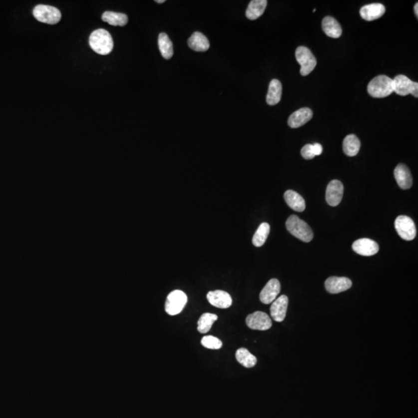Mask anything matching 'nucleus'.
<instances>
[{
  "label": "nucleus",
  "mask_w": 418,
  "mask_h": 418,
  "mask_svg": "<svg viewBox=\"0 0 418 418\" xmlns=\"http://www.w3.org/2000/svg\"><path fill=\"white\" fill-rule=\"evenodd\" d=\"M201 343L204 347L209 350H219L222 346V341L212 336H207L202 338Z\"/></svg>",
  "instance_id": "30"
},
{
  "label": "nucleus",
  "mask_w": 418,
  "mask_h": 418,
  "mask_svg": "<svg viewBox=\"0 0 418 418\" xmlns=\"http://www.w3.org/2000/svg\"><path fill=\"white\" fill-rule=\"evenodd\" d=\"M207 299L212 306L222 309L229 308L232 304L230 294L220 290L208 292L207 294Z\"/></svg>",
  "instance_id": "14"
},
{
  "label": "nucleus",
  "mask_w": 418,
  "mask_h": 418,
  "mask_svg": "<svg viewBox=\"0 0 418 418\" xmlns=\"http://www.w3.org/2000/svg\"><path fill=\"white\" fill-rule=\"evenodd\" d=\"M284 200L290 208L296 212H301L305 210L306 205L303 197L296 191L288 190L284 193Z\"/></svg>",
  "instance_id": "19"
},
{
  "label": "nucleus",
  "mask_w": 418,
  "mask_h": 418,
  "mask_svg": "<svg viewBox=\"0 0 418 418\" xmlns=\"http://www.w3.org/2000/svg\"><path fill=\"white\" fill-rule=\"evenodd\" d=\"M394 91L401 96L412 94L415 98L418 97V83L412 81L407 76L400 74L394 79Z\"/></svg>",
  "instance_id": "7"
},
{
  "label": "nucleus",
  "mask_w": 418,
  "mask_h": 418,
  "mask_svg": "<svg viewBox=\"0 0 418 418\" xmlns=\"http://www.w3.org/2000/svg\"><path fill=\"white\" fill-rule=\"evenodd\" d=\"M322 29L329 37L339 38L343 33L339 22L332 16H326L322 20Z\"/></svg>",
  "instance_id": "21"
},
{
  "label": "nucleus",
  "mask_w": 418,
  "mask_h": 418,
  "mask_svg": "<svg viewBox=\"0 0 418 418\" xmlns=\"http://www.w3.org/2000/svg\"><path fill=\"white\" fill-rule=\"evenodd\" d=\"M218 316L215 314L205 313L200 317L198 322V330L201 333H207L211 330L212 325L216 322Z\"/></svg>",
  "instance_id": "29"
},
{
  "label": "nucleus",
  "mask_w": 418,
  "mask_h": 418,
  "mask_svg": "<svg viewBox=\"0 0 418 418\" xmlns=\"http://www.w3.org/2000/svg\"><path fill=\"white\" fill-rule=\"evenodd\" d=\"M236 358L237 361L246 368H252L257 364V357L251 354L249 350L245 348L239 349L236 351Z\"/></svg>",
  "instance_id": "27"
},
{
  "label": "nucleus",
  "mask_w": 418,
  "mask_h": 418,
  "mask_svg": "<svg viewBox=\"0 0 418 418\" xmlns=\"http://www.w3.org/2000/svg\"><path fill=\"white\" fill-rule=\"evenodd\" d=\"M297 61L301 65V74L307 76L313 71L317 65V60L312 51L306 46H299L295 52Z\"/></svg>",
  "instance_id": "6"
},
{
  "label": "nucleus",
  "mask_w": 418,
  "mask_h": 418,
  "mask_svg": "<svg viewBox=\"0 0 418 418\" xmlns=\"http://www.w3.org/2000/svg\"><path fill=\"white\" fill-rule=\"evenodd\" d=\"M325 285L328 292L330 294H339L350 289L353 283L347 277H331L326 280Z\"/></svg>",
  "instance_id": "13"
},
{
  "label": "nucleus",
  "mask_w": 418,
  "mask_h": 418,
  "mask_svg": "<svg viewBox=\"0 0 418 418\" xmlns=\"http://www.w3.org/2000/svg\"><path fill=\"white\" fill-rule=\"evenodd\" d=\"M159 50L161 53L162 57L166 60H169L174 55L172 41L165 33H161L158 36Z\"/></svg>",
  "instance_id": "25"
},
{
  "label": "nucleus",
  "mask_w": 418,
  "mask_h": 418,
  "mask_svg": "<svg viewBox=\"0 0 418 418\" xmlns=\"http://www.w3.org/2000/svg\"><path fill=\"white\" fill-rule=\"evenodd\" d=\"M282 96V84L277 79H273L269 85L267 95V102L268 105H275L281 101Z\"/></svg>",
  "instance_id": "22"
},
{
  "label": "nucleus",
  "mask_w": 418,
  "mask_h": 418,
  "mask_svg": "<svg viewBox=\"0 0 418 418\" xmlns=\"http://www.w3.org/2000/svg\"><path fill=\"white\" fill-rule=\"evenodd\" d=\"M155 2H157V3H164V2H165V0H156Z\"/></svg>",
  "instance_id": "34"
},
{
  "label": "nucleus",
  "mask_w": 418,
  "mask_h": 418,
  "mask_svg": "<svg viewBox=\"0 0 418 418\" xmlns=\"http://www.w3.org/2000/svg\"><path fill=\"white\" fill-rule=\"evenodd\" d=\"M188 302V297L185 293L180 290L170 292L167 296L165 303V312L169 315H177L182 312Z\"/></svg>",
  "instance_id": "5"
},
{
  "label": "nucleus",
  "mask_w": 418,
  "mask_h": 418,
  "mask_svg": "<svg viewBox=\"0 0 418 418\" xmlns=\"http://www.w3.org/2000/svg\"><path fill=\"white\" fill-rule=\"evenodd\" d=\"M394 177L401 189L407 190L412 188L413 178L409 168L405 164H399L394 170Z\"/></svg>",
  "instance_id": "16"
},
{
  "label": "nucleus",
  "mask_w": 418,
  "mask_h": 418,
  "mask_svg": "<svg viewBox=\"0 0 418 418\" xmlns=\"http://www.w3.org/2000/svg\"><path fill=\"white\" fill-rule=\"evenodd\" d=\"M395 229L399 236L407 241H412L416 237V226L410 217L405 215L398 217L395 220Z\"/></svg>",
  "instance_id": "8"
},
{
  "label": "nucleus",
  "mask_w": 418,
  "mask_h": 418,
  "mask_svg": "<svg viewBox=\"0 0 418 418\" xmlns=\"http://www.w3.org/2000/svg\"><path fill=\"white\" fill-rule=\"evenodd\" d=\"M313 112L308 108H301L290 115L288 125L293 129L301 127L312 119Z\"/></svg>",
  "instance_id": "17"
},
{
  "label": "nucleus",
  "mask_w": 418,
  "mask_h": 418,
  "mask_svg": "<svg viewBox=\"0 0 418 418\" xmlns=\"http://www.w3.org/2000/svg\"><path fill=\"white\" fill-rule=\"evenodd\" d=\"M188 46L190 48L198 52H205L210 47V43L208 38L199 32H195L188 39Z\"/></svg>",
  "instance_id": "20"
},
{
  "label": "nucleus",
  "mask_w": 418,
  "mask_h": 418,
  "mask_svg": "<svg viewBox=\"0 0 418 418\" xmlns=\"http://www.w3.org/2000/svg\"><path fill=\"white\" fill-rule=\"evenodd\" d=\"M288 307V298L281 295L273 302L270 307V315L275 322H281L285 319Z\"/></svg>",
  "instance_id": "15"
},
{
  "label": "nucleus",
  "mask_w": 418,
  "mask_h": 418,
  "mask_svg": "<svg viewBox=\"0 0 418 418\" xmlns=\"http://www.w3.org/2000/svg\"><path fill=\"white\" fill-rule=\"evenodd\" d=\"M246 322L248 327L253 330L266 331L272 327V322L269 315L262 312L248 315Z\"/></svg>",
  "instance_id": "9"
},
{
  "label": "nucleus",
  "mask_w": 418,
  "mask_h": 418,
  "mask_svg": "<svg viewBox=\"0 0 418 418\" xmlns=\"http://www.w3.org/2000/svg\"><path fill=\"white\" fill-rule=\"evenodd\" d=\"M270 225L267 222H263L259 226L257 230L255 232L253 237V243L255 246L260 247L267 241L269 233H270Z\"/></svg>",
  "instance_id": "28"
},
{
  "label": "nucleus",
  "mask_w": 418,
  "mask_h": 418,
  "mask_svg": "<svg viewBox=\"0 0 418 418\" xmlns=\"http://www.w3.org/2000/svg\"><path fill=\"white\" fill-rule=\"evenodd\" d=\"M360 139L356 135H349L343 141V151L349 157H355L360 150Z\"/></svg>",
  "instance_id": "24"
},
{
  "label": "nucleus",
  "mask_w": 418,
  "mask_h": 418,
  "mask_svg": "<svg viewBox=\"0 0 418 418\" xmlns=\"http://www.w3.org/2000/svg\"><path fill=\"white\" fill-rule=\"evenodd\" d=\"M301 155L306 160H312L315 157L313 153V149H312V144H307L303 146V148L301 149Z\"/></svg>",
  "instance_id": "31"
},
{
  "label": "nucleus",
  "mask_w": 418,
  "mask_h": 418,
  "mask_svg": "<svg viewBox=\"0 0 418 418\" xmlns=\"http://www.w3.org/2000/svg\"><path fill=\"white\" fill-rule=\"evenodd\" d=\"M102 19L112 26H126L128 22V17L126 14L111 11L104 12L102 15Z\"/></svg>",
  "instance_id": "26"
},
{
  "label": "nucleus",
  "mask_w": 418,
  "mask_h": 418,
  "mask_svg": "<svg viewBox=\"0 0 418 418\" xmlns=\"http://www.w3.org/2000/svg\"><path fill=\"white\" fill-rule=\"evenodd\" d=\"M312 149H313V153L315 156H319V155L322 154V151H323V148H322V146L320 143L312 144Z\"/></svg>",
  "instance_id": "32"
},
{
  "label": "nucleus",
  "mask_w": 418,
  "mask_h": 418,
  "mask_svg": "<svg viewBox=\"0 0 418 418\" xmlns=\"http://www.w3.org/2000/svg\"><path fill=\"white\" fill-rule=\"evenodd\" d=\"M386 8L381 3H372L364 5L360 9V15L367 21H374L385 13Z\"/></svg>",
  "instance_id": "18"
},
{
  "label": "nucleus",
  "mask_w": 418,
  "mask_h": 418,
  "mask_svg": "<svg viewBox=\"0 0 418 418\" xmlns=\"http://www.w3.org/2000/svg\"><path fill=\"white\" fill-rule=\"evenodd\" d=\"M344 187L343 183L338 180H333L327 186L326 201L331 206H337L343 199Z\"/></svg>",
  "instance_id": "11"
},
{
  "label": "nucleus",
  "mask_w": 418,
  "mask_h": 418,
  "mask_svg": "<svg viewBox=\"0 0 418 418\" xmlns=\"http://www.w3.org/2000/svg\"><path fill=\"white\" fill-rule=\"evenodd\" d=\"M415 14H416L417 18H418V2H417V3L415 4Z\"/></svg>",
  "instance_id": "33"
},
{
  "label": "nucleus",
  "mask_w": 418,
  "mask_h": 418,
  "mask_svg": "<svg viewBox=\"0 0 418 418\" xmlns=\"http://www.w3.org/2000/svg\"><path fill=\"white\" fill-rule=\"evenodd\" d=\"M89 45L95 53L107 55L113 49V40L108 31L98 29L91 33L89 36Z\"/></svg>",
  "instance_id": "1"
},
{
  "label": "nucleus",
  "mask_w": 418,
  "mask_h": 418,
  "mask_svg": "<svg viewBox=\"0 0 418 418\" xmlns=\"http://www.w3.org/2000/svg\"><path fill=\"white\" fill-rule=\"evenodd\" d=\"M280 292L281 283L277 279H271L260 292V301L265 305L273 303L277 299Z\"/></svg>",
  "instance_id": "10"
},
{
  "label": "nucleus",
  "mask_w": 418,
  "mask_h": 418,
  "mask_svg": "<svg viewBox=\"0 0 418 418\" xmlns=\"http://www.w3.org/2000/svg\"><path fill=\"white\" fill-rule=\"evenodd\" d=\"M267 5V0H253L246 9V17L251 20L258 19L263 15Z\"/></svg>",
  "instance_id": "23"
},
{
  "label": "nucleus",
  "mask_w": 418,
  "mask_h": 418,
  "mask_svg": "<svg viewBox=\"0 0 418 418\" xmlns=\"http://www.w3.org/2000/svg\"><path fill=\"white\" fill-rule=\"evenodd\" d=\"M353 250L361 256L370 257V256L377 254L380 248L377 243L374 240L363 238V239H357L353 243Z\"/></svg>",
  "instance_id": "12"
},
{
  "label": "nucleus",
  "mask_w": 418,
  "mask_h": 418,
  "mask_svg": "<svg viewBox=\"0 0 418 418\" xmlns=\"http://www.w3.org/2000/svg\"><path fill=\"white\" fill-rule=\"evenodd\" d=\"M33 16L39 22L47 24H57L61 19L60 10L55 7L47 5H36L33 10Z\"/></svg>",
  "instance_id": "4"
},
{
  "label": "nucleus",
  "mask_w": 418,
  "mask_h": 418,
  "mask_svg": "<svg viewBox=\"0 0 418 418\" xmlns=\"http://www.w3.org/2000/svg\"><path fill=\"white\" fill-rule=\"evenodd\" d=\"M369 94L374 98H385L394 92V81L386 75H379L369 83Z\"/></svg>",
  "instance_id": "3"
},
{
  "label": "nucleus",
  "mask_w": 418,
  "mask_h": 418,
  "mask_svg": "<svg viewBox=\"0 0 418 418\" xmlns=\"http://www.w3.org/2000/svg\"><path fill=\"white\" fill-rule=\"evenodd\" d=\"M286 227L293 236L301 241L308 243L313 239V231L308 223L301 220L297 215H291L286 222Z\"/></svg>",
  "instance_id": "2"
}]
</instances>
